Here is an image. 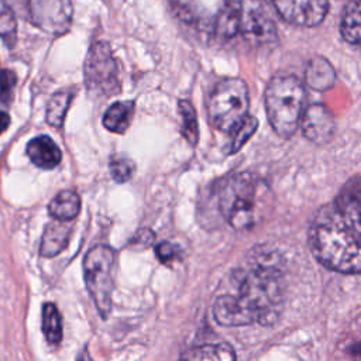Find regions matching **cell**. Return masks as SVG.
I'll return each mask as SVG.
<instances>
[{
  "mask_svg": "<svg viewBox=\"0 0 361 361\" xmlns=\"http://www.w3.org/2000/svg\"><path fill=\"white\" fill-rule=\"evenodd\" d=\"M231 282L234 290L217 296L213 305L219 324L235 327L275 322L285 292L282 258L275 251L254 248L245 267L233 272Z\"/></svg>",
  "mask_w": 361,
  "mask_h": 361,
  "instance_id": "obj_1",
  "label": "cell"
},
{
  "mask_svg": "<svg viewBox=\"0 0 361 361\" xmlns=\"http://www.w3.org/2000/svg\"><path fill=\"white\" fill-rule=\"evenodd\" d=\"M309 245L326 268L361 274V179H351L314 216Z\"/></svg>",
  "mask_w": 361,
  "mask_h": 361,
  "instance_id": "obj_2",
  "label": "cell"
},
{
  "mask_svg": "<svg viewBox=\"0 0 361 361\" xmlns=\"http://www.w3.org/2000/svg\"><path fill=\"white\" fill-rule=\"evenodd\" d=\"M268 195L267 185L252 173H235L220 189V212L233 228H248L259 221Z\"/></svg>",
  "mask_w": 361,
  "mask_h": 361,
  "instance_id": "obj_3",
  "label": "cell"
},
{
  "mask_svg": "<svg viewBox=\"0 0 361 361\" xmlns=\"http://www.w3.org/2000/svg\"><path fill=\"white\" fill-rule=\"evenodd\" d=\"M305 89L295 75L274 76L265 90V110L274 131L289 138L298 128L303 110Z\"/></svg>",
  "mask_w": 361,
  "mask_h": 361,
  "instance_id": "obj_4",
  "label": "cell"
},
{
  "mask_svg": "<svg viewBox=\"0 0 361 361\" xmlns=\"http://www.w3.org/2000/svg\"><path fill=\"white\" fill-rule=\"evenodd\" d=\"M216 31L223 38L241 35L247 41L262 44L275 37V24L257 0H224Z\"/></svg>",
  "mask_w": 361,
  "mask_h": 361,
  "instance_id": "obj_5",
  "label": "cell"
},
{
  "mask_svg": "<svg viewBox=\"0 0 361 361\" xmlns=\"http://www.w3.org/2000/svg\"><path fill=\"white\" fill-rule=\"evenodd\" d=\"M248 87L240 78L220 80L207 102L210 123L220 131L231 133L248 114Z\"/></svg>",
  "mask_w": 361,
  "mask_h": 361,
  "instance_id": "obj_6",
  "label": "cell"
},
{
  "mask_svg": "<svg viewBox=\"0 0 361 361\" xmlns=\"http://www.w3.org/2000/svg\"><path fill=\"white\" fill-rule=\"evenodd\" d=\"M113 264L114 251L107 245H96L90 248L83 259L87 292L103 317H107L111 310Z\"/></svg>",
  "mask_w": 361,
  "mask_h": 361,
  "instance_id": "obj_7",
  "label": "cell"
},
{
  "mask_svg": "<svg viewBox=\"0 0 361 361\" xmlns=\"http://www.w3.org/2000/svg\"><path fill=\"white\" fill-rule=\"evenodd\" d=\"M85 83L90 93L113 96L120 92L118 68L111 48L104 41L94 42L85 59Z\"/></svg>",
  "mask_w": 361,
  "mask_h": 361,
  "instance_id": "obj_8",
  "label": "cell"
},
{
  "mask_svg": "<svg viewBox=\"0 0 361 361\" xmlns=\"http://www.w3.org/2000/svg\"><path fill=\"white\" fill-rule=\"evenodd\" d=\"M31 21L45 32L61 35L72 24V0H28Z\"/></svg>",
  "mask_w": 361,
  "mask_h": 361,
  "instance_id": "obj_9",
  "label": "cell"
},
{
  "mask_svg": "<svg viewBox=\"0 0 361 361\" xmlns=\"http://www.w3.org/2000/svg\"><path fill=\"white\" fill-rule=\"evenodd\" d=\"M278 14L288 23L300 27H314L327 14V0H271Z\"/></svg>",
  "mask_w": 361,
  "mask_h": 361,
  "instance_id": "obj_10",
  "label": "cell"
},
{
  "mask_svg": "<svg viewBox=\"0 0 361 361\" xmlns=\"http://www.w3.org/2000/svg\"><path fill=\"white\" fill-rule=\"evenodd\" d=\"M303 135L314 144H326L334 133V117L323 104H310L300 118Z\"/></svg>",
  "mask_w": 361,
  "mask_h": 361,
  "instance_id": "obj_11",
  "label": "cell"
},
{
  "mask_svg": "<svg viewBox=\"0 0 361 361\" xmlns=\"http://www.w3.org/2000/svg\"><path fill=\"white\" fill-rule=\"evenodd\" d=\"M72 233V227L68 221L54 220L47 224L41 244H39V255L44 258H51L63 251L69 243V237Z\"/></svg>",
  "mask_w": 361,
  "mask_h": 361,
  "instance_id": "obj_12",
  "label": "cell"
},
{
  "mask_svg": "<svg viewBox=\"0 0 361 361\" xmlns=\"http://www.w3.org/2000/svg\"><path fill=\"white\" fill-rule=\"evenodd\" d=\"M27 154L31 162L41 169H54L62 159L61 149L55 141L47 135L32 138L27 145Z\"/></svg>",
  "mask_w": 361,
  "mask_h": 361,
  "instance_id": "obj_13",
  "label": "cell"
},
{
  "mask_svg": "<svg viewBox=\"0 0 361 361\" xmlns=\"http://www.w3.org/2000/svg\"><path fill=\"white\" fill-rule=\"evenodd\" d=\"M334 68L327 59L322 56H314L309 61L305 71V82L309 87L322 92L329 89L334 83Z\"/></svg>",
  "mask_w": 361,
  "mask_h": 361,
  "instance_id": "obj_14",
  "label": "cell"
},
{
  "mask_svg": "<svg viewBox=\"0 0 361 361\" xmlns=\"http://www.w3.org/2000/svg\"><path fill=\"white\" fill-rule=\"evenodd\" d=\"M48 212L56 220L71 221L80 212V196L73 190L59 192L49 202Z\"/></svg>",
  "mask_w": 361,
  "mask_h": 361,
  "instance_id": "obj_15",
  "label": "cell"
},
{
  "mask_svg": "<svg viewBox=\"0 0 361 361\" xmlns=\"http://www.w3.org/2000/svg\"><path fill=\"white\" fill-rule=\"evenodd\" d=\"M134 111L133 102H116L103 116V126L116 134H124L130 127Z\"/></svg>",
  "mask_w": 361,
  "mask_h": 361,
  "instance_id": "obj_16",
  "label": "cell"
},
{
  "mask_svg": "<svg viewBox=\"0 0 361 361\" xmlns=\"http://www.w3.org/2000/svg\"><path fill=\"white\" fill-rule=\"evenodd\" d=\"M341 35L351 45H361V0H350L341 20Z\"/></svg>",
  "mask_w": 361,
  "mask_h": 361,
  "instance_id": "obj_17",
  "label": "cell"
},
{
  "mask_svg": "<svg viewBox=\"0 0 361 361\" xmlns=\"http://www.w3.org/2000/svg\"><path fill=\"white\" fill-rule=\"evenodd\" d=\"M183 360H196V361H231L235 358V353L233 347L227 343L219 344H204L188 350L180 355Z\"/></svg>",
  "mask_w": 361,
  "mask_h": 361,
  "instance_id": "obj_18",
  "label": "cell"
},
{
  "mask_svg": "<svg viewBox=\"0 0 361 361\" xmlns=\"http://www.w3.org/2000/svg\"><path fill=\"white\" fill-rule=\"evenodd\" d=\"M72 97H73V92L69 89L59 90L51 96L48 106H47L48 124H51L54 127H61L63 124V120H65L66 111L71 106Z\"/></svg>",
  "mask_w": 361,
  "mask_h": 361,
  "instance_id": "obj_19",
  "label": "cell"
},
{
  "mask_svg": "<svg viewBox=\"0 0 361 361\" xmlns=\"http://www.w3.org/2000/svg\"><path fill=\"white\" fill-rule=\"evenodd\" d=\"M42 331L49 344H58L62 340V320L54 303H44L42 306Z\"/></svg>",
  "mask_w": 361,
  "mask_h": 361,
  "instance_id": "obj_20",
  "label": "cell"
},
{
  "mask_svg": "<svg viewBox=\"0 0 361 361\" xmlns=\"http://www.w3.org/2000/svg\"><path fill=\"white\" fill-rule=\"evenodd\" d=\"M178 110L180 114V130L185 140L190 145H196V142L199 141V126L196 111L192 103L189 100H180Z\"/></svg>",
  "mask_w": 361,
  "mask_h": 361,
  "instance_id": "obj_21",
  "label": "cell"
},
{
  "mask_svg": "<svg viewBox=\"0 0 361 361\" xmlns=\"http://www.w3.org/2000/svg\"><path fill=\"white\" fill-rule=\"evenodd\" d=\"M258 127V121L254 116H247L233 131H231V141H230V154L237 152L247 141L248 138L255 133Z\"/></svg>",
  "mask_w": 361,
  "mask_h": 361,
  "instance_id": "obj_22",
  "label": "cell"
},
{
  "mask_svg": "<svg viewBox=\"0 0 361 361\" xmlns=\"http://www.w3.org/2000/svg\"><path fill=\"white\" fill-rule=\"evenodd\" d=\"M134 172V162L126 155H113L110 159V173L117 183L127 182Z\"/></svg>",
  "mask_w": 361,
  "mask_h": 361,
  "instance_id": "obj_23",
  "label": "cell"
},
{
  "mask_svg": "<svg viewBox=\"0 0 361 361\" xmlns=\"http://www.w3.org/2000/svg\"><path fill=\"white\" fill-rule=\"evenodd\" d=\"M17 23L11 8L0 1V37L4 39H13L16 37Z\"/></svg>",
  "mask_w": 361,
  "mask_h": 361,
  "instance_id": "obj_24",
  "label": "cell"
},
{
  "mask_svg": "<svg viewBox=\"0 0 361 361\" xmlns=\"http://www.w3.org/2000/svg\"><path fill=\"white\" fill-rule=\"evenodd\" d=\"M17 76L13 71L0 69V104H6L11 100Z\"/></svg>",
  "mask_w": 361,
  "mask_h": 361,
  "instance_id": "obj_25",
  "label": "cell"
},
{
  "mask_svg": "<svg viewBox=\"0 0 361 361\" xmlns=\"http://www.w3.org/2000/svg\"><path fill=\"white\" fill-rule=\"evenodd\" d=\"M155 252H157V257L159 258L161 262H169V261H173L178 258V254H179V248L171 243H161L157 245L155 248Z\"/></svg>",
  "mask_w": 361,
  "mask_h": 361,
  "instance_id": "obj_26",
  "label": "cell"
},
{
  "mask_svg": "<svg viewBox=\"0 0 361 361\" xmlns=\"http://www.w3.org/2000/svg\"><path fill=\"white\" fill-rule=\"evenodd\" d=\"M154 231H151L149 228H142V230H140L135 235H134V238H133V243L134 244H138V245H141V247H147V245H149L152 241H154Z\"/></svg>",
  "mask_w": 361,
  "mask_h": 361,
  "instance_id": "obj_27",
  "label": "cell"
},
{
  "mask_svg": "<svg viewBox=\"0 0 361 361\" xmlns=\"http://www.w3.org/2000/svg\"><path fill=\"white\" fill-rule=\"evenodd\" d=\"M10 124V116L6 111H0V134H3Z\"/></svg>",
  "mask_w": 361,
  "mask_h": 361,
  "instance_id": "obj_28",
  "label": "cell"
}]
</instances>
